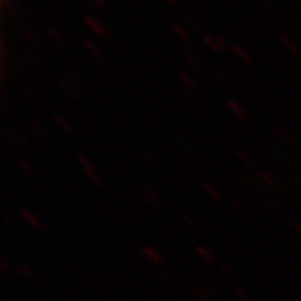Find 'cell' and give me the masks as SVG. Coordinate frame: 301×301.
<instances>
[]
</instances>
